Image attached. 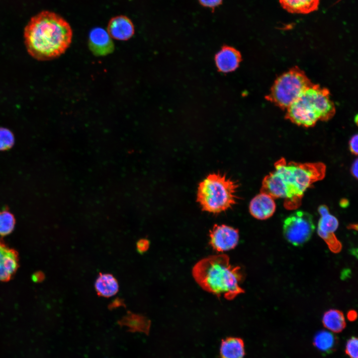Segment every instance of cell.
<instances>
[{"label":"cell","mask_w":358,"mask_h":358,"mask_svg":"<svg viewBox=\"0 0 358 358\" xmlns=\"http://www.w3.org/2000/svg\"><path fill=\"white\" fill-rule=\"evenodd\" d=\"M326 170L322 163L287 162L281 158L274 163V170L264 178L261 192L274 199H283L287 209H295L306 190L324 179Z\"/></svg>","instance_id":"6da1fadb"},{"label":"cell","mask_w":358,"mask_h":358,"mask_svg":"<svg viewBox=\"0 0 358 358\" xmlns=\"http://www.w3.org/2000/svg\"><path fill=\"white\" fill-rule=\"evenodd\" d=\"M73 36L69 23L59 15L43 11L31 18L24 30L28 54L36 60L48 61L64 54Z\"/></svg>","instance_id":"7a4b0ae2"},{"label":"cell","mask_w":358,"mask_h":358,"mask_svg":"<svg viewBox=\"0 0 358 358\" xmlns=\"http://www.w3.org/2000/svg\"><path fill=\"white\" fill-rule=\"evenodd\" d=\"M193 278L204 290L228 300L235 299L245 290L240 283L243 274L225 254L211 255L198 261L191 270Z\"/></svg>","instance_id":"3957f363"},{"label":"cell","mask_w":358,"mask_h":358,"mask_svg":"<svg viewBox=\"0 0 358 358\" xmlns=\"http://www.w3.org/2000/svg\"><path fill=\"white\" fill-rule=\"evenodd\" d=\"M286 110L287 120L298 126L309 128L314 126L318 121H327L332 118L336 107L329 90L313 84Z\"/></svg>","instance_id":"277c9868"},{"label":"cell","mask_w":358,"mask_h":358,"mask_svg":"<svg viewBox=\"0 0 358 358\" xmlns=\"http://www.w3.org/2000/svg\"><path fill=\"white\" fill-rule=\"evenodd\" d=\"M238 184L220 173L209 174L198 184L196 199L202 210L219 213L231 208L237 199Z\"/></svg>","instance_id":"5b68a950"},{"label":"cell","mask_w":358,"mask_h":358,"mask_svg":"<svg viewBox=\"0 0 358 358\" xmlns=\"http://www.w3.org/2000/svg\"><path fill=\"white\" fill-rule=\"evenodd\" d=\"M313 84L302 70L294 66L276 78L266 99L286 110Z\"/></svg>","instance_id":"8992f818"},{"label":"cell","mask_w":358,"mask_h":358,"mask_svg":"<svg viewBox=\"0 0 358 358\" xmlns=\"http://www.w3.org/2000/svg\"><path fill=\"white\" fill-rule=\"evenodd\" d=\"M313 217L307 212L297 210L288 216L283 223V235L288 242L299 246L307 242L315 230Z\"/></svg>","instance_id":"52a82bcc"},{"label":"cell","mask_w":358,"mask_h":358,"mask_svg":"<svg viewBox=\"0 0 358 358\" xmlns=\"http://www.w3.org/2000/svg\"><path fill=\"white\" fill-rule=\"evenodd\" d=\"M318 211L321 216L318 224V234L326 242L330 251L335 253L340 252L342 245L334 233L338 228V219L329 213L328 207L325 205L319 206Z\"/></svg>","instance_id":"ba28073f"},{"label":"cell","mask_w":358,"mask_h":358,"mask_svg":"<svg viewBox=\"0 0 358 358\" xmlns=\"http://www.w3.org/2000/svg\"><path fill=\"white\" fill-rule=\"evenodd\" d=\"M209 236L210 246L218 252L233 249L239 240L238 230L225 224L214 225Z\"/></svg>","instance_id":"9c48e42d"},{"label":"cell","mask_w":358,"mask_h":358,"mask_svg":"<svg viewBox=\"0 0 358 358\" xmlns=\"http://www.w3.org/2000/svg\"><path fill=\"white\" fill-rule=\"evenodd\" d=\"M249 208L251 215L254 218L259 220H265L274 214L276 204L274 198L271 196L260 192L251 200Z\"/></svg>","instance_id":"30bf717a"},{"label":"cell","mask_w":358,"mask_h":358,"mask_svg":"<svg viewBox=\"0 0 358 358\" xmlns=\"http://www.w3.org/2000/svg\"><path fill=\"white\" fill-rule=\"evenodd\" d=\"M18 267V257L16 251L0 240V281H8Z\"/></svg>","instance_id":"8fae6325"},{"label":"cell","mask_w":358,"mask_h":358,"mask_svg":"<svg viewBox=\"0 0 358 358\" xmlns=\"http://www.w3.org/2000/svg\"><path fill=\"white\" fill-rule=\"evenodd\" d=\"M89 45L91 52L96 56H104L114 49L113 43L108 32L101 27L93 28L89 37Z\"/></svg>","instance_id":"7c38bea8"},{"label":"cell","mask_w":358,"mask_h":358,"mask_svg":"<svg viewBox=\"0 0 358 358\" xmlns=\"http://www.w3.org/2000/svg\"><path fill=\"white\" fill-rule=\"evenodd\" d=\"M107 29L110 37L118 40H127L134 33V26L132 22L125 15L112 17L108 22Z\"/></svg>","instance_id":"4fadbf2b"},{"label":"cell","mask_w":358,"mask_h":358,"mask_svg":"<svg viewBox=\"0 0 358 358\" xmlns=\"http://www.w3.org/2000/svg\"><path fill=\"white\" fill-rule=\"evenodd\" d=\"M240 53L235 48L229 46L223 47L215 58L216 67L219 71L228 73L235 70L241 61Z\"/></svg>","instance_id":"5bb4252c"},{"label":"cell","mask_w":358,"mask_h":358,"mask_svg":"<svg viewBox=\"0 0 358 358\" xmlns=\"http://www.w3.org/2000/svg\"><path fill=\"white\" fill-rule=\"evenodd\" d=\"M219 353L221 358H243L244 342L240 338L227 337L222 340Z\"/></svg>","instance_id":"9a60e30c"},{"label":"cell","mask_w":358,"mask_h":358,"mask_svg":"<svg viewBox=\"0 0 358 358\" xmlns=\"http://www.w3.org/2000/svg\"><path fill=\"white\" fill-rule=\"evenodd\" d=\"M97 294L99 296L110 297L117 293L119 284L116 278L112 274L100 272L94 284Z\"/></svg>","instance_id":"2e32d148"},{"label":"cell","mask_w":358,"mask_h":358,"mask_svg":"<svg viewBox=\"0 0 358 358\" xmlns=\"http://www.w3.org/2000/svg\"><path fill=\"white\" fill-rule=\"evenodd\" d=\"M282 7L292 13L308 14L316 10L320 0H279Z\"/></svg>","instance_id":"e0dca14e"},{"label":"cell","mask_w":358,"mask_h":358,"mask_svg":"<svg viewBox=\"0 0 358 358\" xmlns=\"http://www.w3.org/2000/svg\"><path fill=\"white\" fill-rule=\"evenodd\" d=\"M322 323L326 328L334 333L342 332L346 325L343 313L336 309L326 311L323 315Z\"/></svg>","instance_id":"ac0fdd59"},{"label":"cell","mask_w":358,"mask_h":358,"mask_svg":"<svg viewBox=\"0 0 358 358\" xmlns=\"http://www.w3.org/2000/svg\"><path fill=\"white\" fill-rule=\"evenodd\" d=\"M120 324L129 327L132 330L148 332L150 326V321L145 316L128 311L127 315L120 321Z\"/></svg>","instance_id":"d6986e66"},{"label":"cell","mask_w":358,"mask_h":358,"mask_svg":"<svg viewBox=\"0 0 358 358\" xmlns=\"http://www.w3.org/2000/svg\"><path fill=\"white\" fill-rule=\"evenodd\" d=\"M335 343V336L331 332L325 330L318 332L313 341L314 345L317 349L325 352L332 350Z\"/></svg>","instance_id":"ffe728a7"},{"label":"cell","mask_w":358,"mask_h":358,"mask_svg":"<svg viewBox=\"0 0 358 358\" xmlns=\"http://www.w3.org/2000/svg\"><path fill=\"white\" fill-rule=\"evenodd\" d=\"M14 215L7 208L0 211V235L6 236L13 230L15 225Z\"/></svg>","instance_id":"44dd1931"},{"label":"cell","mask_w":358,"mask_h":358,"mask_svg":"<svg viewBox=\"0 0 358 358\" xmlns=\"http://www.w3.org/2000/svg\"><path fill=\"white\" fill-rule=\"evenodd\" d=\"M14 134L9 129L0 127V151H7L14 145Z\"/></svg>","instance_id":"7402d4cb"},{"label":"cell","mask_w":358,"mask_h":358,"mask_svg":"<svg viewBox=\"0 0 358 358\" xmlns=\"http://www.w3.org/2000/svg\"><path fill=\"white\" fill-rule=\"evenodd\" d=\"M358 341L357 338L352 337L346 345L345 352L350 358H358Z\"/></svg>","instance_id":"603a6c76"},{"label":"cell","mask_w":358,"mask_h":358,"mask_svg":"<svg viewBox=\"0 0 358 358\" xmlns=\"http://www.w3.org/2000/svg\"><path fill=\"white\" fill-rule=\"evenodd\" d=\"M202 6L210 8L213 12L217 7L222 3L223 0H198Z\"/></svg>","instance_id":"cb8c5ba5"},{"label":"cell","mask_w":358,"mask_h":358,"mask_svg":"<svg viewBox=\"0 0 358 358\" xmlns=\"http://www.w3.org/2000/svg\"><path fill=\"white\" fill-rule=\"evenodd\" d=\"M136 246L137 252L140 254H143L149 249L150 242L147 239L142 238L138 240Z\"/></svg>","instance_id":"d4e9b609"},{"label":"cell","mask_w":358,"mask_h":358,"mask_svg":"<svg viewBox=\"0 0 358 358\" xmlns=\"http://www.w3.org/2000/svg\"><path fill=\"white\" fill-rule=\"evenodd\" d=\"M358 135L357 134L353 135L349 141V148L351 152L354 155H357L358 153Z\"/></svg>","instance_id":"484cf974"},{"label":"cell","mask_w":358,"mask_h":358,"mask_svg":"<svg viewBox=\"0 0 358 358\" xmlns=\"http://www.w3.org/2000/svg\"><path fill=\"white\" fill-rule=\"evenodd\" d=\"M351 172L352 175L357 179L358 175V161L357 159L355 160L351 166Z\"/></svg>","instance_id":"4316f807"},{"label":"cell","mask_w":358,"mask_h":358,"mask_svg":"<svg viewBox=\"0 0 358 358\" xmlns=\"http://www.w3.org/2000/svg\"><path fill=\"white\" fill-rule=\"evenodd\" d=\"M357 317V312L355 310H350L348 312L347 317L350 321H354Z\"/></svg>","instance_id":"83f0119b"},{"label":"cell","mask_w":358,"mask_h":358,"mask_svg":"<svg viewBox=\"0 0 358 358\" xmlns=\"http://www.w3.org/2000/svg\"><path fill=\"white\" fill-rule=\"evenodd\" d=\"M123 305H124V303H123L121 300L116 299L109 305V306L111 307V308H115L117 306H123Z\"/></svg>","instance_id":"f1b7e54d"}]
</instances>
